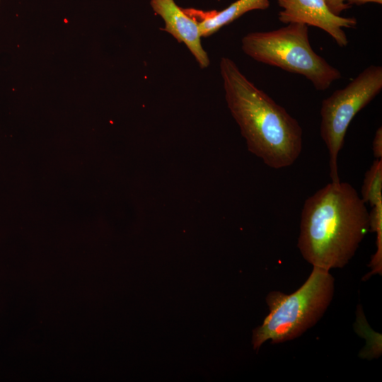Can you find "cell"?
Masks as SVG:
<instances>
[{"mask_svg":"<svg viewBox=\"0 0 382 382\" xmlns=\"http://www.w3.org/2000/svg\"><path fill=\"white\" fill-rule=\"evenodd\" d=\"M335 291L330 271L313 267L306 282L294 292L273 291L266 296L269 313L253 330L252 345L257 352L266 341L279 344L294 340L313 327L328 308Z\"/></svg>","mask_w":382,"mask_h":382,"instance_id":"obj_3","label":"cell"},{"mask_svg":"<svg viewBox=\"0 0 382 382\" xmlns=\"http://www.w3.org/2000/svg\"><path fill=\"white\" fill-rule=\"evenodd\" d=\"M373 154L376 159L382 158V128L378 127L375 132L372 141Z\"/></svg>","mask_w":382,"mask_h":382,"instance_id":"obj_10","label":"cell"},{"mask_svg":"<svg viewBox=\"0 0 382 382\" xmlns=\"http://www.w3.org/2000/svg\"><path fill=\"white\" fill-rule=\"evenodd\" d=\"M361 197L371 207L382 202V158L375 159L365 173Z\"/></svg>","mask_w":382,"mask_h":382,"instance_id":"obj_9","label":"cell"},{"mask_svg":"<svg viewBox=\"0 0 382 382\" xmlns=\"http://www.w3.org/2000/svg\"><path fill=\"white\" fill-rule=\"evenodd\" d=\"M381 90L382 66L372 64L322 101L320 130L328 152L331 182L340 181L337 158L349 124Z\"/></svg>","mask_w":382,"mask_h":382,"instance_id":"obj_5","label":"cell"},{"mask_svg":"<svg viewBox=\"0 0 382 382\" xmlns=\"http://www.w3.org/2000/svg\"><path fill=\"white\" fill-rule=\"evenodd\" d=\"M219 72L228 108L249 151L272 168L294 164L302 150L299 122L250 81L233 59L222 57Z\"/></svg>","mask_w":382,"mask_h":382,"instance_id":"obj_2","label":"cell"},{"mask_svg":"<svg viewBox=\"0 0 382 382\" xmlns=\"http://www.w3.org/2000/svg\"><path fill=\"white\" fill-rule=\"evenodd\" d=\"M329 9L335 15H340L349 8L347 0H324Z\"/></svg>","mask_w":382,"mask_h":382,"instance_id":"obj_11","label":"cell"},{"mask_svg":"<svg viewBox=\"0 0 382 382\" xmlns=\"http://www.w3.org/2000/svg\"><path fill=\"white\" fill-rule=\"evenodd\" d=\"M370 231L369 212L352 185L331 182L304 202L298 248L313 267L346 266Z\"/></svg>","mask_w":382,"mask_h":382,"instance_id":"obj_1","label":"cell"},{"mask_svg":"<svg viewBox=\"0 0 382 382\" xmlns=\"http://www.w3.org/2000/svg\"><path fill=\"white\" fill-rule=\"evenodd\" d=\"M366 3H376L378 4H381L382 0H347V4L349 6L352 5V4L360 5V4H364Z\"/></svg>","mask_w":382,"mask_h":382,"instance_id":"obj_12","label":"cell"},{"mask_svg":"<svg viewBox=\"0 0 382 382\" xmlns=\"http://www.w3.org/2000/svg\"><path fill=\"white\" fill-rule=\"evenodd\" d=\"M243 52L251 59L302 75L318 91H325L342 77L339 69L312 48L308 26L288 23L269 31L250 32L241 39Z\"/></svg>","mask_w":382,"mask_h":382,"instance_id":"obj_4","label":"cell"},{"mask_svg":"<svg viewBox=\"0 0 382 382\" xmlns=\"http://www.w3.org/2000/svg\"><path fill=\"white\" fill-rule=\"evenodd\" d=\"M150 6L164 22V28L161 30L172 35L179 43L186 45L201 69L207 68L210 65V59L202 47L197 21L187 14L175 0H150Z\"/></svg>","mask_w":382,"mask_h":382,"instance_id":"obj_7","label":"cell"},{"mask_svg":"<svg viewBox=\"0 0 382 382\" xmlns=\"http://www.w3.org/2000/svg\"><path fill=\"white\" fill-rule=\"evenodd\" d=\"M270 0H236L221 11H204L183 8L185 12L198 23L202 37H207L230 24L245 13L255 10H265Z\"/></svg>","mask_w":382,"mask_h":382,"instance_id":"obj_8","label":"cell"},{"mask_svg":"<svg viewBox=\"0 0 382 382\" xmlns=\"http://www.w3.org/2000/svg\"><path fill=\"white\" fill-rule=\"evenodd\" d=\"M282 9L278 13L280 22L301 23L326 32L341 47L348 44L344 28H353L357 21L333 13L324 0H276Z\"/></svg>","mask_w":382,"mask_h":382,"instance_id":"obj_6","label":"cell"}]
</instances>
